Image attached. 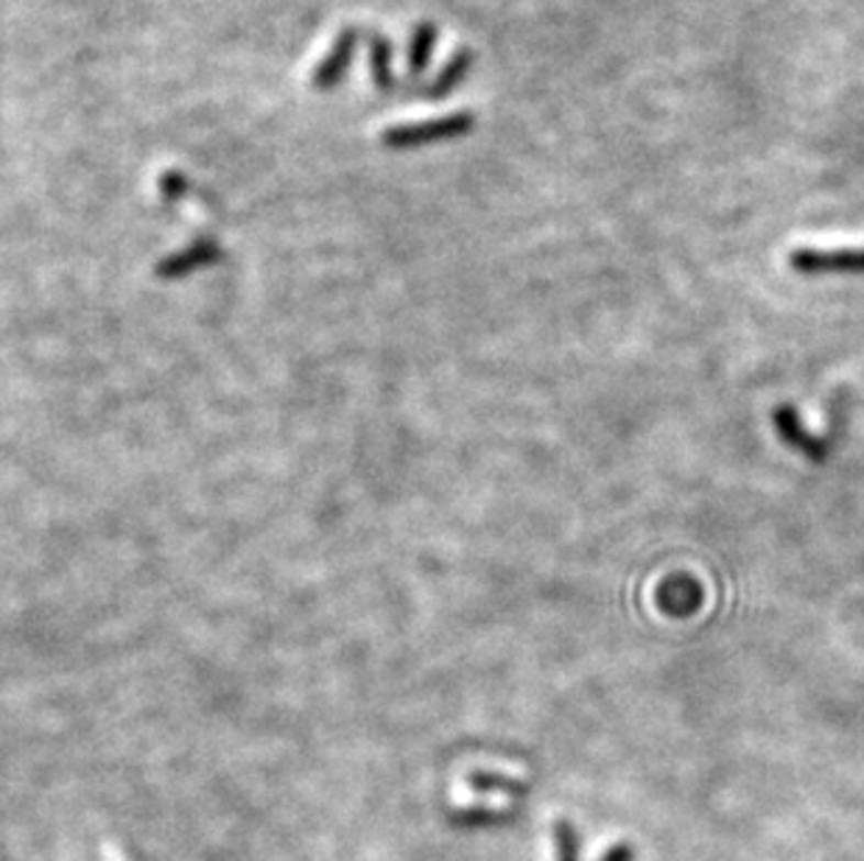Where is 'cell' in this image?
<instances>
[{"mask_svg": "<svg viewBox=\"0 0 864 861\" xmlns=\"http://www.w3.org/2000/svg\"><path fill=\"white\" fill-rule=\"evenodd\" d=\"M789 266L800 275H864V246L817 249L800 246L789 253Z\"/></svg>", "mask_w": 864, "mask_h": 861, "instance_id": "cell-2", "label": "cell"}, {"mask_svg": "<svg viewBox=\"0 0 864 861\" xmlns=\"http://www.w3.org/2000/svg\"><path fill=\"white\" fill-rule=\"evenodd\" d=\"M632 859H635V850H632L630 845H613V848L607 850L599 861H632Z\"/></svg>", "mask_w": 864, "mask_h": 861, "instance_id": "cell-13", "label": "cell"}, {"mask_svg": "<svg viewBox=\"0 0 864 861\" xmlns=\"http://www.w3.org/2000/svg\"><path fill=\"white\" fill-rule=\"evenodd\" d=\"M773 425L775 431H778L780 443H786L791 450H797V454L806 456V459L815 461V465H826L831 448H828L826 439H820L817 434H811V431L806 428V423L800 420V412H797L791 403H778V406L773 409Z\"/></svg>", "mask_w": 864, "mask_h": 861, "instance_id": "cell-3", "label": "cell"}, {"mask_svg": "<svg viewBox=\"0 0 864 861\" xmlns=\"http://www.w3.org/2000/svg\"><path fill=\"white\" fill-rule=\"evenodd\" d=\"M473 130V115L470 112H454V115L434 118L425 123H411V126H395V130L384 132V146L387 148H418L429 146L436 141H451L459 137L465 132Z\"/></svg>", "mask_w": 864, "mask_h": 861, "instance_id": "cell-1", "label": "cell"}, {"mask_svg": "<svg viewBox=\"0 0 864 861\" xmlns=\"http://www.w3.org/2000/svg\"><path fill=\"white\" fill-rule=\"evenodd\" d=\"M436 43V29L431 23H420L411 34V45H409V68L411 74H423L429 68L431 51H434Z\"/></svg>", "mask_w": 864, "mask_h": 861, "instance_id": "cell-8", "label": "cell"}, {"mask_svg": "<svg viewBox=\"0 0 864 861\" xmlns=\"http://www.w3.org/2000/svg\"><path fill=\"white\" fill-rule=\"evenodd\" d=\"M554 842H557V861H579V834L568 819L554 823Z\"/></svg>", "mask_w": 864, "mask_h": 861, "instance_id": "cell-9", "label": "cell"}, {"mask_svg": "<svg viewBox=\"0 0 864 861\" xmlns=\"http://www.w3.org/2000/svg\"><path fill=\"white\" fill-rule=\"evenodd\" d=\"M470 65H473L470 51H459V54H456L454 59L447 62L445 68L440 70V76H436V79L431 81V85L420 87V96H423V99H429V101L445 99L447 92L454 90V87L459 85L462 79H465L467 70H470Z\"/></svg>", "mask_w": 864, "mask_h": 861, "instance_id": "cell-6", "label": "cell"}, {"mask_svg": "<svg viewBox=\"0 0 864 861\" xmlns=\"http://www.w3.org/2000/svg\"><path fill=\"white\" fill-rule=\"evenodd\" d=\"M473 786L476 789H498V792H507V794H527V783L512 781V778H501V775H476L473 778Z\"/></svg>", "mask_w": 864, "mask_h": 861, "instance_id": "cell-11", "label": "cell"}, {"mask_svg": "<svg viewBox=\"0 0 864 861\" xmlns=\"http://www.w3.org/2000/svg\"><path fill=\"white\" fill-rule=\"evenodd\" d=\"M369 68H373V81L378 90L389 92L395 90V76H392V45L384 34L369 37Z\"/></svg>", "mask_w": 864, "mask_h": 861, "instance_id": "cell-7", "label": "cell"}, {"mask_svg": "<svg viewBox=\"0 0 864 861\" xmlns=\"http://www.w3.org/2000/svg\"><path fill=\"white\" fill-rule=\"evenodd\" d=\"M702 596H706L702 584L688 573H675V577L663 579L655 593L657 607L666 615H675V618H688V615L697 613L702 607Z\"/></svg>", "mask_w": 864, "mask_h": 861, "instance_id": "cell-4", "label": "cell"}, {"mask_svg": "<svg viewBox=\"0 0 864 861\" xmlns=\"http://www.w3.org/2000/svg\"><path fill=\"white\" fill-rule=\"evenodd\" d=\"M159 188H163V197L166 199H179L185 193V188H188V179L177 171H168L159 179Z\"/></svg>", "mask_w": 864, "mask_h": 861, "instance_id": "cell-12", "label": "cell"}, {"mask_svg": "<svg viewBox=\"0 0 864 861\" xmlns=\"http://www.w3.org/2000/svg\"><path fill=\"white\" fill-rule=\"evenodd\" d=\"M213 255H215L213 246L199 244V246H193L190 253H185L182 258H174V260H168V264H163V271H166V275H171V271H182V269H188V266L204 264V260H210Z\"/></svg>", "mask_w": 864, "mask_h": 861, "instance_id": "cell-10", "label": "cell"}, {"mask_svg": "<svg viewBox=\"0 0 864 861\" xmlns=\"http://www.w3.org/2000/svg\"><path fill=\"white\" fill-rule=\"evenodd\" d=\"M358 40H362L358 29H344L342 34H339L336 43H333V48H331V54L319 62V68L313 70L311 81L317 90H331V87H336L339 81H342V76L347 74V68H350V62H353V54H356Z\"/></svg>", "mask_w": 864, "mask_h": 861, "instance_id": "cell-5", "label": "cell"}]
</instances>
